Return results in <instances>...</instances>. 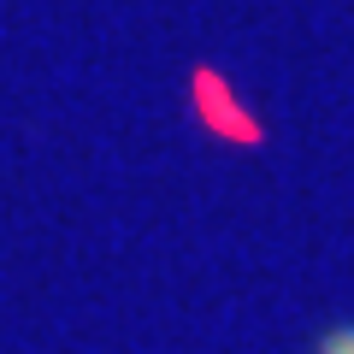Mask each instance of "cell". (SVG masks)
I'll return each mask as SVG.
<instances>
[{
	"mask_svg": "<svg viewBox=\"0 0 354 354\" xmlns=\"http://www.w3.org/2000/svg\"><path fill=\"white\" fill-rule=\"evenodd\" d=\"M195 101H201V113H207V124L218 130V136H230V142H242V148H254L260 142V124H254L248 113H242L236 101H230L225 88H218V77H207V71H195Z\"/></svg>",
	"mask_w": 354,
	"mask_h": 354,
	"instance_id": "1",
	"label": "cell"
},
{
	"mask_svg": "<svg viewBox=\"0 0 354 354\" xmlns=\"http://www.w3.org/2000/svg\"><path fill=\"white\" fill-rule=\"evenodd\" d=\"M313 354H354V325H325L313 337Z\"/></svg>",
	"mask_w": 354,
	"mask_h": 354,
	"instance_id": "2",
	"label": "cell"
}]
</instances>
